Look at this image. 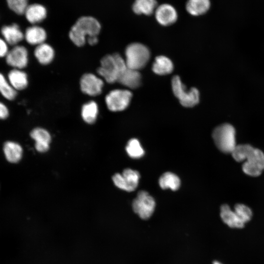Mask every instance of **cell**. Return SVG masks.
I'll return each instance as SVG.
<instances>
[{"mask_svg": "<svg viewBox=\"0 0 264 264\" xmlns=\"http://www.w3.org/2000/svg\"><path fill=\"white\" fill-rule=\"evenodd\" d=\"M254 149L248 144H239L236 145L231 154L235 161L243 162Z\"/></svg>", "mask_w": 264, "mask_h": 264, "instance_id": "4316f807", "label": "cell"}, {"mask_svg": "<svg viewBox=\"0 0 264 264\" xmlns=\"http://www.w3.org/2000/svg\"><path fill=\"white\" fill-rule=\"evenodd\" d=\"M210 0H187L186 11L193 16H199L205 14L210 7Z\"/></svg>", "mask_w": 264, "mask_h": 264, "instance_id": "7402d4cb", "label": "cell"}, {"mask_svg": "<svg viewBox=\"0 0 264 264\" xmlns=\"http://www.w3.org/2000/svg\"><path fill=\"white\" fill-rule=\"evenodd\" d=\"M174 64L168 57L163 55L157 56L152 65V70L158 75L170 74L174 70Z\"/></svg>", "mask_w": 264, "mask_h": 264, "instance_id": "44dd1931", "label": "cell"}, {"mask_svg": "<svg viewBox=\"0 0 264 264\" xmlns=\"http://www.w3.org/2000/svg\"><path fill=\"white\" fill-rule=\"evenodd\" d=\"M7 78L9 82L16 91L26 88L28 84L27 74L20 69L14 68L10 70Z\"/></svg>", "mask_w": 264, "mask_h": 264, "instance_id": "d6986e66", "label": "cell"}, {"mask_svg": "<svg viewBox=\"0 0 264 264\" xmlns=\"http://www.w3.org/2000/svg\"><path fill=\"white\" fill-rule=\"evenodd\" d=\"M213 264H222L218 261H215L214 262Z\"/></svg>", "mask_w": 264, "mask_h": 264, "instance_id": "836d02e7", "label": "cell"}, {"mask_svg": "<svg viewBox=\"0 0 264 264\" xmlns=\"http://www.w3.org/2000/svg\"><path fill=\"white\" fill-rule=\"evenodd\" d=\"M132 96L128 89H115L110 91L105 97L108 109L113 112L121 111L129 106Z\"/></svg>", "mask_w": 264, "mask_h": 264, "instance_id": "8992f818", "label": "cell"}, {"mask_svg": "<svg viewBox=\"0 0 264 264\" xmlns=\"http://www.w3.org/2000/svg\"><path fill=\"white\" fill-rule=\"evenodd\" d=\"M242 171L251 176H258L264 170V153L260 149L255 148L243 162Z\"/></svg>", "mask_w": 264, "mask_h": 264, "instance_id": "ba28073f", "label": "cell"}, {"mask_svg": "<svg viewBox=\"0 0 264 264\" xmlns=\"http://www.w3.org/2000/svg\"><path fill=\"white\" fill-rule=\"evenodd\" d=\"M128 154L132 158H139L144 154V150L136 138L131 139L126 147Z\"/></svg>", "mask_w": 264, "mask_h": 264, "instance_id": "f1b7e54d", "label": "cell"}, {"mask_svg": "<svg viewBox=\"0 0 264 264\" xmlns=\"http://www.w3.org/2000/svg\"><path fill=\"white\" fill-rule=\"evenodd\" d=\"M8 44L6 41L0 38V58L6 57L9 52Z\"/></svg>", "mask_w": 264, "mask_h": 264, "instance_id": "1f68e13d", "label": "cell"}, {"mask_svg": "<svg viewBox=\"0 0 264 264\" xmlns=\"http://www.w3.org/2000/svg\"><path fill=\"white\" fill-rule=\"evenodd\" d=\"M155 206L154 199L145 191H140L132 204L133 211L143 220H147L151 217Z\"/></svg>", "mask_w": 264, "mask_h": 264, "instance_id": "52a82bcc", "label": "cell"}, {"mask_svg": "<svg viewBox=\"0 0 264 264\" xmlns=\"http://www.w3.org/2000/svg\"><path fill=\"white\" fill-rule=\"evenodd\" d=\"M154 14L156 22L164 26L173 24L178 18V13L175 7L167 3L157 5Z\"/></svg>", "mask_w": 264, "mask_h": 264, "instance_id": "8fae6325", "label": "cell"}, {"mask_svg": "<svg viewBox=\"0 0 264 264\" xmlns=\"http://www.w3.org/2000/svg\"><path fill=\"white\" fill-rule=\"evenodd\" d=\"M26 20L30 23L35 24L44 21L47 15L44 6L38 3L28 5L24 13Z\"/></svg>", "mask_w": 264, "mask_h": 264, "instance_id": "9a60e30c", "label": "cell"}, {"mask_svg": "<svg viewBox=\"0 0 264 264\" xmlns=\"http://www.w3.org/2000/svg\"><path fill=\"white\" fill-rule=\"evenodd\" d=\"M212 137L217 147L224 153L231 154L237 145L235 129L229 123H223L216 127Z\"/></svg>", "mask_w": 264, "mask_h": 264, "instance_id": "277c9868", "label": "cell"}, {"mask_svg": "<svg viewBox=\"0 0 264 264\" xmlns=\"http://www.w3.org/2000/svg\"><path fill=\"white\" fill-rule=\"evenodd\" d=\"M1 34L8 44L15 46L24 38V35L16 23L4 25L1 28Z\"/></svg>", "mask_w": 264, "mask_h": 264, "instance_id": "4fadbf2b", "label": "cell"}, {"mask_svg": "<svg viewBox=\"0 0 264 264\" xmlns=\"http://www.w3.org/2000/svg\"><path fill=\"white\" fill-rule=\"evenodd\" d=\"M159 184L162 189L170 188L173 191H176L180 187V180L175 174L166 172L160 177Z\"/></svg>", "mask_w": 264, "mask_h": 264, "instance_id": "484cf974", "label": "cell"}, {"mask_svg": "<svg viewBox=\"0 0 264 264\" xmlns=\"http://www.w3.org/2000/svg\"><path fill=\"white\" fill-rule=\"evenodd\" d=\"M3 152L6 159L11 163H17L22 158V149L17 143L7 141L3 146Z\"/></svg>", "mask_w": 264, "mask_h": 264, "instance_id": "cb8c5ba5", "label": "cell"}, {"mask_svg": "<svg viewBox=\"0 0 264 264\" xmlns=\"http://www.w3.org/2000/svg\"><path fill=\"white\" fill-rule=\"evenodd\" d=\"M34 53L37 61L43 65L50 64L53 61L55 55L53 47L45 43L36 46Z\"/></svg>", "mask_w": 264, "mask_h": 264, "instance_id": "ffe728a7", "label": "cell"}, {"mask_svg": "<svg viewBox=\"0 0 264 264\" xmlns=\"http://www.w3.org/2000/svg\"><path fill=\"white\" fill-rule=\"evenodd\" d=\"M81 91L90 96H96L101 93L104 86L103 79L91 73L83 74L80 81Z\"/></svg>", "mask_w": 264, "mask_h": 264, "instance_id": "30bf717a", "label": "cell"}, {"mask_svg": "<svg viewBox=\"0 0 264 264\" xmlns=\"http://www.w3.org/2000/svg\"><path fill=\"white\" fill-rule=\"evenodd\" d=\"M150 57V51L147 46L132 43L127 46L124 58L128 68L139 71L146 66Z\"/></svg>", "mask_w": 264, "mask_h": 264, "instance_id": "3957f363", "label": "cell"}, {"mask_svg": "<svg viewBox=\"0 0 264 264\" xmlns=\"http://www.w3.org/2000/svg\"><path fill=\"white\" fill-rule=\"evenodd\" d=\"M101 24L95 18L83 16L79 18L71 27L69 37L76 46H83L87 40L97 37L101 30Z\"/></svg>", "mask_w": 264, "mask_h": 264, "instance_id": "6da1fadb", "label": "cell"}, {"mask_svg": "<svg viewBox=\"0 0 264 264\" xmlns=\"http://www.w3.org/2000/svg\"><path fill=\"white\" fill-rule=\"evenodd\" d=\"M220 216L222 221L231 228H242L244 227V223L237 215L234 210L226 204L220 207Z\"/></svg>", "mask_w": 264, "mask_h": 264, "instance_id": "ac0fdd59", "label": "cell"}, {"mask_svg": "<svg viewBox=\"0 0 264 264\" xmlns=\"http://www.w3.org/2000/svg\"><path fill=\"white\" fill-rule=\"evenodd\" d=\"M28 51L22 45H16L9 51L5 57L8 65L14 68L22 69L25 68L28 62Z\"/></svg>", "mask_w": 264, "mask_h": 264, "instance_id": "7c38bea8", "label": "cell"}, {"mask_svg": "<svg viewBox=\"0 0 264 264\" xmlns=\"http://www.w3.org/2000/svg\"><path fill=\"white\" fill-rule=\"evenodd\" d=\"M140 174L136 170L127 168L122 174L117 173L112 176L115 185L118 188L128 191H134L138 186Z\"/></svg>", "mask_w": 264, "mask_h": 264, "instance_id": "9c48e42d", "label": "cell"}, {"mask_svg": "<svg viewBox=\"0 0 264 264\" xmlns=\"http://www.w3.org/2000/svg\"><path fill=\"white\" fill-rule=\"evenodd\" d=\"M157 5L156 0H135L132 9L137 15L150 16L154 13Z\"/></svg>", "mask_w": 264, "mask_h": 264, "instance_id": "603a6c76", "label": "cell"}, {"mask_svg": "<svg viewBox=\"0 0 264 264\" xmlns=\"http://www.w3.org/2000/svg\"><path fill=\"white\" fill-rule=\"evenodd\" d=\"M24 35L26 41L29 44L36 46L44 43L47 37L45 30L37 25L27 28Z\"/></svg>", "mask_w": 264, "mask_h": 264, "instance_id": "2e32d148", "label": "cell"}, {"mask_svg": "<svg viewBox=\"0 0 264 264\" xmlns=\"http://www.w3.org/2000/svg\"><path fill=\"white\" fill-rule=\"evenodd\" d=\"M127 68L124 58L120 54L115 53L107 54L101 59L97 72L106 82L113 84L118 82Z\"/></svg>", "mask_w": 264, "mask_h": 264, "instance_id": "7a4b0ae2", "label": "cell"}, {"mask_svg": "<svg viewBox=\"0 0 264 264\" xmlns=\"http://www.w3.org/2000/svg\"><path fill=\"white\" fill-rule=\"evenodd\" d=\"M8 115V109L3 103L0 101V119H5Z\"/></svg>", "mask_w": 264, "mask_h": 264, "instance_id": "d6a6232c", "label": "cell"}, {"mask_svg": "<svg viewBox=\"0 0 264 264\" xmlns=\"http://www.w3.org/2000/svg\"><path fill=\"white\" fill-rule=\"evenodd\" d=\"M171 86L174 95L182 106L192 108L199 103L200 94L198 90L196 88L187 89L178 76L175 75L172 78Z\"/></svg>", "mask_w": 264, "mask_h": 264, "instance_id": "5b68a950", "label": "cell"}, {"mask_svg": "<svg viewBox=\"0 0 264 264\" xmlns=\"http://www.w3.org/2000/svg\"><path fill=\"white\" fill-rule=\"evenodd\" d=\"M0 93L8 100H13L17 96V91L12 87L8 80L0 72Z\"/></svg>", "mask_w": 264, "mask_h": 264, "instance_id": "83f0119b", "label": "cell"}, {"mask_svg": "<svg viewBox=\"0 0 264 264\" xmlns=\"http://www.w3.org/2000/svg\"><path fill=\"white\" fill-rule=\"evenodd\" d=\"M9 8L19 15L23 14L28 5V0H6Z\"/></svg>", "mask_w": 264, "mask_h": 264, "instance_id": "4dcf8cb0", "label": "cell"}, {"mask_svg": "<svg viewBox=\"0 0 264 264\" xmlns=\"http://www.w3.org/2000/svg\"><path fill=\"white\" fill-rule=\"evenodd\" d=\"M234 211L243 223L248 222L252 218V212L247 205L237 203L234 206Z\"/></svg>", "mask_w": 264, "mask_h": 264, "instance_id": "f546056e", "label": "cell"}, {"mask_svg": "<svg viewBox=\"0 0 264 264\" xmlns=\"http://www.w3.org/2000/svg\"><path fill=\"white\" fill-rule=\"evenodd\" d=\"M98 113V106L96 102L90 101L85 103L81 109V116L84 121L88 124H93Z\"/></svg>", "mask_w": 264, "mask_h": 264, "instance_id": "d4e9b609", "label": "cell"}, {"mask_svg": "<svg viewBox=\"0 0 264 264\" xmlns=\"http://www.w3.org/2000/svg\"><path fill=\"white\" fill-rule=\"evenodd\" d=\"M31 137L35 140V148L41 153L48 151L51 136L47 131L42 128L34 129L30 132Z\"/></svg>", "mask_w": 264, "mask_h": 264, "instance_id": "5bb4252c", "label": "cell"}, {"mask_svg": "<svg viewBox=\"0 0 264 264\" xmlns=\"http://www.w3.org/2000/svg\"><path fill=\"white\" fill-rule=\"evenodd\" d=\"M118 82L127 88H136L141 84V75L139 71L127 67L121 75Z\"/></svg>", "mask_w": 264, "mask_h": 264, "instance_id": "e0dca14e", "label": "cell"}]
</instances>
